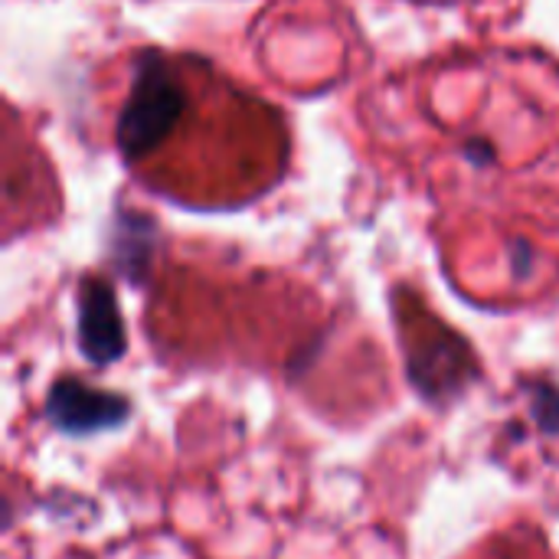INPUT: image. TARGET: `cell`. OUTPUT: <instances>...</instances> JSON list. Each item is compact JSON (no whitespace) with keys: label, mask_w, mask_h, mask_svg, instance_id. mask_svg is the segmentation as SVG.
<instances>
[{"label":"cell","mask_w":559,"mask_h":559,"mask_svg":"<svg viewBox=\"0 0 559 559\" xmlns=\"http://www.w3.org/2000/svg\"><path fill=\"white\" fill-rule=\"evenodd\" d=\"M183 115V88L160 56L147 52L134 66L128 102L118 115V147L128 160H144Z\"/></svg>","instance_id":"1"},{"label":"cell","mask_w":559,"mask_h":559,"mask_svg":"<svg viewBox=\"0 0 559 559\" xmlns=\"http://www.w3.org/2000/svg\"><path fill=\"white\" fill-rule=\"evenodd\" d=\"M46 413L62 432L88 436V432L121 426L128 419L131 406L124 396H118L111 390H95L82 380L66 377V380L52 383V390L46 396Z\"/></svg>","instance_id":"2"},{"label":"cell","mask_w":559,"mask_h":559,"mask_svg":"<svg viewBox=\"0 0 559 559\" xmlns=\"http://www.w3.org/2000/svg\"><path fill=\"white\" fill-rule=\"evenodd\" d=\"M79 347L98 367L121 360L128 350L118 298L105 278H85L79 288Z\"/></svg>","instance_id":"3"},{"label":"cell","mask_w":559,"mask_h":559,"mask_svg":"<svg viewBox=\"0 0 559 559\" xmlns=\"http://www.w3.org/2000/svg\"><path fill=\"white\" fill-rule=\"evenodd\" d=\"M534 416L544 423V429L559 432V390L534 386Z\"/></svg>","instance_id":"4"}]
</instances>
